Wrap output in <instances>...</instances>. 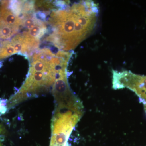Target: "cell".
Segmentation results:
<instances>
[{
	"label": "cell",
	"instance_id": "obj_1",
	"mask_svg": "<svg viewBox=\"0 0 146 146\" xmlns=\"http://www.w3.org/2000/svg\"><path fill=\"white\" fill-rule=\"evenodd\" d=\"M61 1V8L53 11L48 23L52 32L47 41L64 51L74 49L94 31L99 14L98 5L92 1L72 5Z\"/></svg>",
	"mask_w": 146,
	"mask_h": 146
},
{
	"label": "cell",
	"instance_id": "obj_2",
	"mask_svg": "<svg viewBox=\"0 0 146 146\" xmlns=\"http://www.w3.org/2000/svg\"><path fill=\"white\" fill-rule=\"evenodd\" d=\"M72 54L61 50L54 54L47 48L35 52L31 58L25 81L8 101V109L27 99L38 96L53 85L60 71L67 68Z\"/></svg>",
	"mask_w": 146,
	"mask_h": 146
},
{
	"label": "cell",
	"instance_id": "obj_3",
	"mask_svg": "<svg viewBox=\"0 0 146 146\" xmlns=\"http://www.w3.org/2000/svg\"><path fill=\"white\" fill-rule=\"evenodd\" d=\"M112 88L115 90L127 88L139 97L146 115V76L136 74L130 71L112 70Z\"/></svg>",
	"mask_w": 146,
	"mask_h": 146
},
{
	"label": "cell",
	"instance_id": "obj_4",
	"mask_svg": "<svg viewBox=\"0 0 146 146\" xmlns=\"http://www.w3.org/2000/svg\"><path fill=\"white\" fill-rule=\"evenodd\" d=\"M9 1H3L0 8L1 23L8 25L20 27L22 18L16 16L8 7Z\"/></svg>",
	"mask_w": 146,
	"mask_h": 146
},
{
	"label": "cell",
	"instance_id": "obj_5",
	"mask_svg": "<svg viewBox=\"0 0 146 146\" xmlns=\"http://www.w3.org/2000/svg\"><path fill=\"white\" fill-rule=\"evenodd\" d=\"M20 27L8 25L1 23L0 39H7L17 33Z\"/></svg>",
	"mask_w": 146,
	"mask_h": 146
},
{
	"label": "cell",
	"instance_id": "obj_6",
	"mask_svg": "<svg viewBox=\"0 0 146 146\" xmlns=\"http://www.w3.org/2000/svg\"><path fill=\"white\" fill-rule=\"evenodd\" d=\"M7 104V100L0 98V116L5 114L8 110Z\"/></svg>",
	"mask_w": 146,
	"mask_h": 146
},
{
	"label": "cell",
	"instance_id": "obj_7",
	"mask_svg": "<svg viewBox=\"0 0 146 146\" xmlns=\"http://www.w3.org/2000/svg\"><path fill=\"white\" fill-rule=\"evenodd\" d=\"M2 62H0V68H1L2 66Z\"/></svg>",
	"mask_w": 146,
	"mask_h": 146
},
{
	"label": "cell",
	"instance_id": "obj_8",
	"mask_svg": "<svg viewBox=\"0 0 146 146\" xmlns=\"http://www.w3.org/2000/svg\"><path fill=\"white\" fill-rule=\"evenodd\" d=\"M1 13H0V24H1Z\"/></svg>",
	"mask_w": 146,
	"mask_h": 146
}]
</instances>
